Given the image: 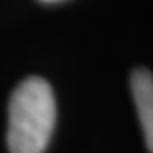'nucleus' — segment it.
I'll return each instance as SVG.
<instances>
[{"instance_id":"f257e3e1","label":"nucleus","mask_w":153,"mask_h":153,"mask_svg":"<svg viewBox=\"0 0 153 153\" xmlns=\"http://www.w3.org/2000/svg\"><path fill=\"white\" fill-rule=\"evenodd\" d=\"M56 123L53 89L41 76H28L8 103L6 144L10 153H44Z\"/></svg>"},{"instance_id":"f03ea898","label":"nucleus","mask_w":153,"mask_h":153,"mask_svg":"<svg viewBox=\"0 0 153 153\" xmlns=\"http://www.w3.org/2000/svg\"><path fill=\"white\" fill-rule=\"evenodd\" d=\"M130 89L142 127L144 141L153 153V74L147 69H136L130 76Z\"/></svg>"},{"instance_id":"7ed1b4c3","label":"nucleus","mask_w":153,"mask_h":153,"mask_svg":"<svg viewBox=\"0 0 153 153\" xmlns=\"http://www.w3.org/2000/svg\"><path fill=\"white\" fill-rule=\"evenodd\" d=\"M39 2H44V3H58V2H62V0H39Z\"/></svg>"}]
</instances>
